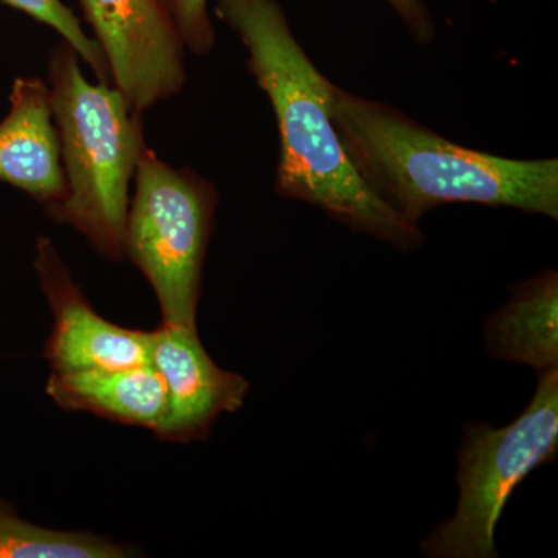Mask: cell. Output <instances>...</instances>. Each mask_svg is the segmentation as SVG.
I'll return each mask as SVG.
<instances>
[{
    "label": "cell",
    "instance_id": "1",
    "mask_svg": "<svg viewBox=\"0 0 558 558\" xmlns=\"http://www.w3.org/2000/svg\"><path fill=\"white\" fill-rule=\"evenodd\" d=\"M216 11L240 36L250 72L275 110L279 196L315 205L399 248L416 247L417 227L371 189L344 148L333 120V84L301 49L277 0H216Z\"/></svg>",
    "mask_w": 558,
    "mask_h": 558
},
{
    "label": "cell",
    "instance_id": "2",
    "mask_svg": "<svg viewBox=\"0 0 558 558\" xmlns=\"http://www.w3.org/2000/svg\"><path fill=\"white\" fill-rule=\"evenodd\" d=\"M344 148L381 199L409 222L438 205L481 204L558 218V161L490 156L439 137L398 110L333 86Z\"/></svg>",
    "mask_w": 558,
    "mask_h": 558
},
{
    "label": "cell",
    "instance_id": "3",
    "mask_svg": "<svg viewBox=\"0 0 558 558\" xmlns=\"http://www.w3.org/2000/svg\"><path fill=\"white\" fill-rule=\"evenodd\" d=\"M49 76L68 193L47 215L80 231L105 258L123 259L131 182L148 148L142 113L117 87L89 83L65 40L51 50Z\"/></svg>",
    "mask_w": 558,
    "mask_h": 558
},
{
    "label": "cell",
    "instance_id": "4",
    "mask_svg": "<svg viewBox=\"0 0 558 558\" xmlns=\"http://www.w3.org/2000/svg\"><path fill=\"white\" fill-rule=\"evenodd\" d=\"M218 193L190 168L175 170L145 149L134 175L124 256L156 293L165 325L196 330L202 274Z\"/></svg>",
    "mask_w": 558,
    "mask_h": 558
},
{
    "label": "cell",
    "instance_id": "5",
    "mask_svg": "<svg viewBox=\"0 0 558 558\" xmlns=\"http://www.w3.org/2000/svg\"><path fill=\"white\" fill-rule=\"evenodd\" d=\"M558 447V371L539 376L524 413L502 428L470 425L459 450V505L422 545L429 558H492L506 502L532 470L553 461Z\"/></svg>",
    "mask_w": 558,
    "mask_h": 558
},
{
    "label": "cell",
    "instance_id": "6",
    "mask_svg": "<svg viewBox=\"0 0 558 558\" xmlns=\"http://www.w3.org/2000/svg\"><path fill=\"white\" fill-rule=\"evenodd\" d=\"M110 81L143 113L180 94L185 46L160 0H80Z\"/></svg>",
    "mask_w": 558,
    "mask_h": 558
},
{
    "label": "cell",
    "instance_id": "7",
    "mask_svg": "<svg viewBox=\"0 0 558 558\" xmlns=\"http://www.w3.org/2000/svg\"><path fill=\"white\" fill-rule=\"evenodd\" d=\"M35 270L53 315L44 344L51 371L132 368L150 363L153 332L121 328L98 315L47 236L36 241Z\"/></svg>",
    "mask_w": 558,
    "mask_h": 558
},
{
    "label": "cell",
    "instance_id": "8",
    "mask_svg": "<svg viewBox=\"0 0 558 558\" xmlns=\"http://www.w3.org/2000/svg\"><path fill=\"white\" fill-rule=\"evenodd\" d=\"M150 363L167 389L165 411L154 435L163 442L207 438L220 414L241 409L248 381L219 368L197 337V330L161 323L153 330Z\"/></svg>",
    "mask_w": 558,
    "mask_h": 558
},
{
    "label": "cell",
    "instance_id": "9",
    "mask_svg": "<svg viewBox=\"0 0 558 558\" xmlns=\"http://www.w3.org/2000/svg\"><path fill=\"white\" fill-rule=\"evenodd\" d=\"M0 183L44 207L68 193L50 89L43 80L16 78L11 87L10 112L0 121Z\"/></svg>",
    "mask_w": 558,
    "mask_h": 558
},
{
    "label": "cell",
    "instance_id": "10",
    "mask_svg": "<svg viewBox=\"0 0 558 558\" xmlns=\"http://www.w3.org/2000/svg\"><path fill=\"white\" fill-rule=\"evenodd\" d=\"M61 409L148 428L159 425L167 389L153 363L132 368L51 371L46 387Z\"/></svg>",
    "mask_w": 558,
    "mask_h": 558
},
{
    "label": "cell",
    "instance_id": "11",
    "mask_svg": "<svg viewBox=\"0 0 558 558\" xmlns=\"http://www.w3.org/2000/svg\"><path fill=\"white\" fill-rule=\"evenodd\" d=\"M486 341L494 357L523 363L539 373L558 363V281L554 271L524 282L508 306L487 322Z\"/></svg>",
    "mask_w": 558,
    "mask_h": 558
},
{
    "label": "cell",
    "instance_id": "12",
    "mask_svg": "<svg viewBox=\"0 0 558 558\" xmlns=\"http://www.w3.org/2000/svg\"><path fill=\"white\" fill-rule=\"evenodd\" d=\"M130 549L90 532L36 526L0 501V558H121Z\"/></svg>",
    "mask_w": 558,
    "mask_h": 558
},
{
    "label": "cell",
    "instance_id": "13",
    "mask_svg": "<svg viewBox=\"0 0 558 558\" xmlns=\"http://www.w3.org/2000/svg\"><path fill=\"white\" fill-rule=\"evenodd\" d=\"M0 2L60 33L62 40L78 53L80 60L90 65L98 81L112 83L108 61L97 40L86 35L78 17L61 0H0Z\"/></svg>",
    "mask_w": 558,
    "mask_h": 558
},
{
    "label": "cell",
    "instance_id": "14",
    "mask_svg": "<svg viewBox=\"0 0 558 558\" xmlns=\"http://www.w3.org/2000/svg\"><path fill=\"white\" fill-rule=\"evenodd\" d=\"M170 14L185 49L208 54L216 43V32L208 14V0H160Z\"/></svg>",
    "mask_w": 558,
    "mask_h": 558
},
{
    "label": "cell",
    "instance_id": "15",
    "mask_svg": "<svg viewBox=\"0 0 558 558\" xmlns=\"http://www.w3.org/2000/svg\"><path fill=\"white\" fill-rule=\"evenodd\" d=\"M388 3L399 14L400 20L405 22L418 43L427 44L433 39L435 27L422 0H388Z\"/></svg>",
    "mask_w": 558,
    "mask_h": 558
}]
</instances>
